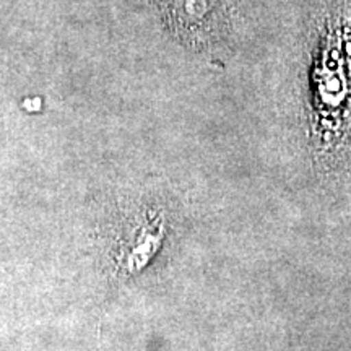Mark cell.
Returning a JSON list of instances; mask_svg holds the SVG:
<instances>
[{"label":"cell","instance_id":"cell-1","mask_svg":"<svg viewBox=\"0 0 351 351\" xmlns=\"http://www.w3.org/2000/svg\"><path fill=\"white\" fill-rule=\"evenodd\" d=\"M236 2L238 0H178L174 5L176 26L187 36H210L228 23Z\"/></svg>","mask_w":351,"mask_h":351}]
</instances>
